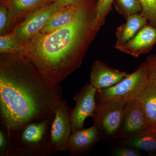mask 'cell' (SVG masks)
Instances as JSON below:
<instances>
[{"label":"cell","instance_id":"obj_20","mask_svg":"<svg viewBox=\"0 0 156 156\" xmlns=\"http://www.w3.org/2000/svg\"><path fill=\"white\" fill-rule=\"evenodd\" d=\"M114 3L116 10L126 19L141 12V6L138 0H115Z\"/></svg>","mask_w":156,"mask_h":156},{"label":"cell","instance_id":"obj_8","mask_svg":"<svg viewBox=\"0 0 156 156\" xmlns=\"http://www.w3.org/2000/svg\"><path fill=\"white\" fill-rule=\"evenodd\" d=\"M97 89L89 83L82 87L73 99L74 108L70 110L72 132L84 128V123L88 117L92 118L96 107Z\"/></svg>","mask_w":156,"mask_h":156},{"label":"cell","instance_id":"obj_21","mask_svg":"<svg viewBox=\"0 0 156 156\" xmlns=\"http://www.w3.org/2000/svg\"><path fill=\"white\" fill-rule=\"evenodd\" d=\"M115 0H98L96 6L94 23L95 27L100 29L105 23L106 17L112 9Z\"/></svg>","mask_w":156,"mask_h":156},{"label":"cell","instance_id":"obj_4","mask_svg":"<svg viewBox=\"0 0 156 156\" xmlns=\"http://www.w3.org/2000/svg\"><path fill=\"white\" fill-rule=\"evenodd\" d=\"M147 71L143 63L132 73L112 87L97 90L96 102L123 101L136 99L148 85Z\"/></svg>","mask_w":156,"mask_h":156},{"label":"cell","instance_id":"obj_26","mask_svg":"<svg viewBox=\"0 0 156 156\" xmlns=\"http://www.w3.org/2000/svg\"><path fill=\"white\" fill-rule=\"evenodd\" d=\"M83 0H53V2L59 6L61 9L74 3L78 2Z\"/></svg>","mask_w":156,"mask_h":156},{"label":"cell","instance_id":"obj_3","mask_svg":"<svg viewBox=\"0 0 156 156\" xmlns=\"http://www.w3.org/2000/svg\"><path fill=\"white\" fill-rule=\"evenodd\" d=\"M53 118L30 123L8 134L9 146L6 156H50V128Z\"/></svg>","mask_w":156,"mask_h":156},{"label":"cell","instance_id":"obj_17","mask_svg":"<svg viewBox=\"0 0 156 156\" xmlns=\"http://www.w3.org/2000/svg\"><path fill=\"white\" fill-rule=\"evenodd\" d=\"M53 0H1L17 17L19 22L30 13Z\"/></svg>","mask_w":156,"mask_h":156},{"label":"cell","instance_id":"obj_1","mask_svg":"<svg viewBox=\"0 0 156 156\" xmlns=\"http://www.w3.org/2000/svg\"><path fill=\"white\" fill-rule=\"evenodd\" d=\"M60 84L51 83L23 54L0 56V120L8 134L54 117L64 102Z\"/></svg>","mask_w":156,"mask_h":156},{"label":"cell","instance_id":"obj_13","mask_svg":"<svg viewBox=\"0 0 156 156\" xmlns=\"http://www.w3.org/2000/svg\"><path fill=\"white\" fill-rule=\"evenodd\" d=\"M84 1L65 7L53 14L40 32L42 34L50 33L69 24L74 19Z\"/></svg>","mask_w":156,"mask_h":156},{"label":"cell","instance_id":"obj_14","mask_svg":"<svg viewBox=\"0 0 156 156\" xmlns=\"http://www.w3.org/2000/svg\"><path fill=\"white\" fill-rule=\"evenodd\" d=\"M120 141V145L156 154V128L149 127L138 134Z\"/></svg>","mask_w":156,"mask_h":156},{"label":"cell","instance_id":"obj_24","mask_svg":"<svg viewBox=\"0 0 156 156\" xmlns=\"http://www.w3.org/2000/svg\"><path fill=\"white\" fill-rule=\"evenodd\" d=\"M112 155L116 156H140V151L126 146L120 145L116 147L113 151Z\"/></svg>","mask_w":156,"mask_h":156},{"label":"cell","instance_id":"obj_11","mask_svg":"<svg viewBox=\"0 0 156 156\" xmlns=\"http://www.w3.org/2000/svg\"><path fill=\"white\" fill-rule=\"evenodd\" d=\"M129 73L110 67L106 63L95 60L92 64L90 83L97 90L114 86Z\"/></svg>","mask_w":156,"mask_h":156},{"label":"cell","instance_id":"obj_19","mask_svg":"<svg viewBox=\"0 0 156 156\" xmlns=\"http://www.w3.org/2000/svg\"><path fill=\"white\" fill-rule=\"evenodd\" d=\"M19 21L5 4H0V36L12 32Z\"/></svg>","mask_w":156,"mask_h":156},{"label":"cell","instance_id":"obj_18","mask_svg":"<svg viewBox=\"0 0 156 156\" xmlns=\"http://www.w3.org/2000/svg\"><path fill=\"white\" fill-rule=\"evenodd\" d=\"M24 45L20 41L14 32L0 36V53L24 54Z\"/></svg>","mask_w":156,"mask_h":156},{"label":"cell","instance_id":"obj_2","mask_svg":"<svg viewBox=\"0 0 156 156\" xmlns=\"http://www.w3.org/2000/svg\"><path fill=\"white\" fill-rule=\"evenodd\" d=\"M97 1L84 0L73 20L53 32H39L24 45V55L46 79L60 84L81 66L99 30L94 23Z\"/></svg>","mask_w":156,"mask_h":156},{"label":"cell","instance_id":"obj_9","mask_svg":"<svg viewBox=\"0 0 156 156\" xmlns=\"http://www.w3.org/2000/svg\"><path fill=\"white\" fill-rule=\"evenodd\" d=\"M142 107L136 99L126 102L119 139H126L149 128Z\"/></svg>","mask_w":156,"mask_h":156},{"label":"cell","instance_id":"obj_6","mask_svg":"<svg viewBox=\"0 0 156 156\" xmlns=\"http://www.w3.org/2000/svg\"><path fill=\"white\" fill-rule=\"evenodd\" d=\"M62 9L53 1L40 7L18 23L14 33L23 45L41 30L53 14Z\"/></svg>","mask_w":156,"mask_h":156},{"label":"cell","instance_id":"obj_22","mask_svg":"<svg viewBox=\"0 0 156 156\" xmlns=\"http://www.w3.org/2000/svg\"><path fill=\"white\" fill-rule=\"evenodd\" d=\"M141 6L140 13L156 28V0H138Z\"/></svg>","mask_w":156,"mask_h":156},{"label":"cell","instance_id":"obj_10","mask_svg":"<svg viewBox=\"0 0 156 156\" xmlns=\"http://www.w3.org/2000/svg\"><path fill=\"white\" fill-rule=\"evenodd\" d=\"M156 44V28L148 22L130 41L116 49L137 57L149 52Z\"/></svg>","mask_w":156,"mask_h":156},{"label":"cell","instance_id":"obj_23","mask_svg":"<svg viewBox=\"0 0 156 156\" xmlns=\"http://www.w3.org/2000/svg\"><path fill=\"white\" fill-rule=\"evenodd\" d=\"M144 63L147 71L149 84L156 87V54L149 55Z\"/></svg>","mask_w":156,"mask_h":156},{"label":"cell","instance_id":"obj_12","mask_svg":"<svg viewBox=\"0 0 156 156\" xmlns=\"http://www.w3.org/2000/svg\"><path fill=\"white\" fill-rule=\"evenodd\" d=\"M101 139L99 132L94 125L87 129H79L72 132L68 143L67 151L72 156L85 153Z\"/></svg>","mask_w":156,"mask_h":156},{"label":"cell","instance_id":"obj_25","mask_svg":"<svg viewBox=\"0 0 156 156\" xmlns=\"http://www.w3.org/2000/svg\"><path fill=\"white\" fill-rule=\"evenodd\" d=\"M9 146V138L4 128L0 130V156H6Z\"/></svg>","mask_w":156,"mask_h":156},{"label":"cell","instance_id":"obj_16","mask_svg":"<svg viewBox=\"0 0 156 156\" xmlns=\"http://www.w3.org/2000/svg\"><path fill=\"white\" fill-rule=\"evenodd\" d=\"M135 99L142 107L149 127L156 128V87L148 84Z\"/></svg>","mask_w":156,"mask_h":156},{"label":"cell","instance_id":"obj_15","mask_svg":"<svg viewBox=\"0 0 156 156\" xmlns=\"http://www.w3.org/2000/svg\"><path fill=\"white\" fill-rule=\"evenodd\" d=\"M126 22L118 27L115 48L130 41L143 27L148 23L146 18L140 14H134L126 18Z\"/></svg>","mask_w":156,"mask_h":156},{"label":"cell","instance_id":"obj_7","mask_svg":"<svg viewBox=\"0 0 156 156\" xmlns=\"http://www.w3.org/2000/svg\"><path fill=\"white\" fill-rule=\"evenodd\" d=\"M70 110L66 101L56 110L50 128V155L67 151L68 143L72 133Z\"/></svg>","mask_w":156,"mask_h":156},{"label":"cell","instance_id":"obj_5","mask_svg":"<svg viewBox=\"0 0 156 156\" xmlns=\"http://www.w3.org/2000/svg\"><path fill=\"white\" fill-rule=\"evenodd\" d=\"M126 103L123 101L96 102L92 118L101 139H119Z\"/></svg>","mask_w":156,"mask_h":156}]
</instances>
